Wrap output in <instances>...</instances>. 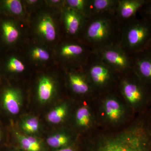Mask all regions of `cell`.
<instances>
[{
    "mask_svg": "<svg viewBox=\"0 0 151 151\" xmlns=\"http://www.w3.org/2000/svg\"><path fill=\"white\" fill-rule=\"evenodd\" d=\"M19 127L25 134L34 136L40 130L39 119L36 116L29 115L24 117L19 123Z\"/></svg>",
    "mask_w": 151,
    "mask_h": 151,
    "instance_id": "22",
    "label": "cell"
},
{
    "mask_svg": "<svg viewBox=\"0 0 151 151\" xmlns=\"http://www.w3.org/2000/svg\"><path fill=\"white\" fill-rule=\"evenodd\" d=\"M14 136L21 147L25 151H42V143L40 139L16 131Z\"/></svg>",
    "mask_w": 151,
    "mask_h": 151,
    "instance_id": "19",
    "label": "cell"
},
{
    "mask_svg": "<svg viewBox=\"0 0 151 151\" xmlns=\"http://www.w3.org/2000/svg\"><path fill=\"white\" fill-rule=\"evenodd\" d=\"M36 30L40 37L47 42H52L56 39V27L49 15L43 14L39 18L37 23Z\"/></svg>",
    "mask_w": 151,
    "mask_h": 151,
    "instance_id": "16",
    "label": "cell"
},
{
    "mask_svg": "<svg viewBox=\"0 0 151 151\" xmlns=\"http://www.w3.org/2000/svg\"><path fill=\"white\" fill-rule=\"evenodd\" d=\"M20 32L14 18L0 14V47L10 49L16 44Z\"/></svg>",
    "mask_w": 151,
    "mask_h": 151,
    "instance_id": "8",
    "label": "cell"
},
{
    "mask_svg": "<svg viewBox=\"0 0 151 151\" xmlns=\"http://www.w3.org/2000/svg\"><path fill=\"white\" fill-rule=\"evenodd\" d=\"M86 52L84 47L77 43H68L61 47L60 55L65 59L72 60L78 59Z\"/></svg>",
    "mask_w": 151,
    "mask_h": 151,
    "instance_id": "23",
    "label": "cell"
},
{
    "mask_svg": "<svg viewBox=\"0 0 151 151\" xmlns=\"http://www.w3.org/2000/svg\"><path fill=\"white\" fill-rule=\"evenodd\" d=\"M148 0H118L115 15L118 20L127 22L136 17L137 13Z\"/></svg>",
    "mask_w": 151,
    "mask_h": 151,
    "instance_id": "12",
    "label": "cell"
},
{
    "mask_svg": "<svg viewBox=\"0 0 151 151\" xmlns=\"http://www.w3.org/2000/svg\"><path fill=\"white\" fill-rule=\"evenodd\" d=\"M1 137H2L1 132V129H0V143H1Z\"/></svg>",
    "mask_w": 151,
    "mask_h": 151,
    "instance_id": "31",
    "label": "cell"
},
{
    "mask_svg": "<svg viewBox=\"0 0 151 151\" xmlns=\"http://www.w3.org/2000/svg\"><path fill=\"white\" fill-rule=\"evenodd\" d=\"M1 62V70L5 74L9 75L21 73L25 68L21 60L14 54L6 55Z\"/></svg>",
    "mask_w": 151,
    "mask_h": 151,
    "instance_id": "18",
    "label": "cell"
},
{
    "mask_svg": "<svg viewBox=\"0 0 151 151\" xmlns=\"http://www.w3.org/2000/svg\"><path fill=\"white\" fill-rule=\"evenodd\" d=\"M91 17L84 36L94 50L118 43L116 40L120 37V30L115 12L103 13Z\"/></svg>",
    "mask_w": 151,
    "mask_h": 151,
    "instance_id": "2",
    "label": "cell"
},
{
    "mask_svg": "<svg viewBox=\"0 0 151 151\" xmlns=\"http://www.w3.org/2000/svg\"><path fill=\"white\" fill-rule=\"evenodd\" d=\"M120 30L119 44L132 54L147 50L151 42V22L135 17Z\"/></svg>",
    "mask_w": 151,
    "mask_h": 151,
    "instance_id": "4",
    "label": "cell"
},
{
    "mask_svg": "<svg viewBox=\"0 0 151 151\" xmlns=\"http://www.w3.org/2000/svg\"><path fill=\"white\" fill-rule=\"evenodd\" d=\"M70 145L65 147L62 148L58 150L57 151H76L73 144Z\"/></svg>",
    "mask_w": 151,
    "mask_h": 151,
    "instance_id": "27",
    "label": "cell"
},
{
    "mask_svg": "<svg viewBox=\"0 0 151 151\" xmlns=\"http://www.w3.org/2000/svg\"><path fill=\"white\" fill-rule=\"evenodd\" d=\"M79 137L72 129H65L50 135L46 142L50 147L59 150L72 145Z\"/></svg>",
    "mask_w": 151,
    "mask_h": 151,
    "instance_id": "14",
    "label": "cell"
},
{
    "mask_svg": "<svg viewBox=\"0 0 151 151\" xmlns=\"http://www.w3.org/2000/svg\"><path fill=\"white\" fill-rule=\"evenodd\" d=\"M68 85L71 92L78 96L94 100L97 97L90 85L86 74L71 71L68 75Z\"/></svg>",
    "mask_w": 151,
    "mask_h": 151,
    "instance_id": "9",
    "label": "cell"
},
{
    "mask_svg": "<svg viewBox=\"0 0 151 151\" xmlns=\"http://www.w3.org/2000/svg\"><path fill=\"white\" fill-rule=\"evenodd\" d=\"M95 54L112 69L122 74L133 70L132 55H128L119 44L107 45L93 51Z\"/></svg>",
    "mask_w": 151,
    "mask_h": 151,
    "instance_id": "6",
    "label": "cell"
},
{
    "mask_svg": "<svg viewBox=\"0 0 151 151\" xmlns=\"http://www.w3.org/2000/svg\"><path fill=\"white\" fill-rule=\"evenodd\" d=\"M132 55L133 70L151 89V52L146 50Z\"/></svg>",
    "mask_w": 151,
    "mask_h": 151,
    "instance_id": "11",
    "label": "cell"
},
{
    "mask_svg": "<svg viewBox=\"0 0 151 151\" xmlns=\"http://www.w3.org/2000/svg\"><path fill=\"white\" fill-rule=\"evenodd\" d=\"M70 105L68 102H63L56 105L47 113V121L52 124L58 125L65 122L70 113Z\"/></svg>",
    "mask_w": 151,
    "mask_h": 151,
    "instance_id": "17",
    "label": "cell"
},
{
    "mask_svg": "<svg viewBox=\"0 0 151 151\" xmlns=\"http://www.w3.org/2000/svg\"><path fill=\"white\" fill-rule=\"evenodd\" d=\"M116 91L135 115L145 111L143 108L151 100V89L133 69L120 74Z\"/></svg>",
    "mask_w": 151,
    "mask_h": 151,
    "instance_id": "3",
    "label": "cell"
},
{
    "mask_svg": "<svg viewBox=\"0 0 151 151\" xmlns=\"http://www.w3.org/2000/svg\"><path fill=\"white\" fill-rule=\"evenodd\" d=\"M94 99L84 100L76 108L72 115L73 128L75 129V133L76 131L80 134H85L87 137L100 128Z\"/></svg>",
    "mask_w": 151,
    "mask_h": 151,
    "instance_id": "7",
    "label": "cell"
},
{
    "mask_svg": "<svg viewBox=\"0 0 151 151\" xmlns=\"http://www.w3.org/2000/svg\"><path fill=\"white\" fill-rule=\"evenodd\" d=\"M1 102L5 111L12 116L20 112L22 105V92L17 87L7 85L3 88L1 93Z\"/></svg>",
    "mask_w": 151,
    "mask_h": 151,
    "instance_id": "10",
    "label": "cell"
},
{
    "mask_svg": "<svg viewBox=\"0 0 151 151\" xmlns=\"http://www.w3.org/2000/svg\"><path fill=\"white\" fill-rule=\"evenodd\" d=\"M61 1L59 0H52V1H49V3H51L52 4H58L60 3Z\"/></svg>",
    "mask_w": 151,
    "mask_h": 151,
    "instance_id": "28",
    "label": "cell"
},
{
    "mask_svg": "<svg viewBox=\"0 0 151 151\" xmlns=\"http://www.w3.org/2000/svg\"><path fill=\"white\" fill-rule=\"evenodd\" d=\"M87 18L83 14L66 7L63 14V22L66 32L69 35H77L82 29Z\"/></svg>",
    "mask_w": 151,
    "mask_h": 151,
    "instance_id": "13",
    "label": "cell"
},
{
    "mask_svg": "<svg viewBox=\"0 0 151 151\" xmlns=\"http://www.w3.org/2000/svg\"><path fill=\"white\" fill-rule=\"evenodd\" d=\"M92 60L86 75L97 97L115 91L120 74L103 62L94 52Z\"/></svg>",
    "mask_w": 151,
    "mask_h": 151,
    "instance_id": "5",
    "label": "cell"
},
{
    "mask_svg": "<svg viewBox=\"0 0 151 151\" xmlns=\"http://www.w3.org/2000/svg\"><path fill=\"white\" fill-rule=\"evenodd\" d=\"M147 50L150 52H151V42L150 43V44L149 45L147 49Z\"/></svg>",
    "mask_w": 151,
    "mask_h": 151,
    "instance_id": "30",
    "label": "cell"
},
{
    "mask_svg": "<svg viewBox=\"0 0 151 151\" xmlns=\"http://www.w3.org/2000/svg\"><path fill=\"white\" fill-rule=\"evenodd\" d=\"M68 7L73 9L84 14L87 18L90 17L89 1L86 0H67L65 1Z\"/></svg>",
    "mask_w": 151,
    "mask_h": 151,
    "instance_id": "24",
    "label": "cell"
},
{
    "mask_svg": "<svg viewBox=\"0 0 151 151\" xmlns=\"http://www.w3.org/2000/svg\"><path fill=\"white\" fill-rule=\"evenodd\" d=\"M56 92V84L53 79L48 76H43L37 85V94L40 103L45 104L50 102Z\"/></svg>",
    "mask_w": 151,
    "mask_h": 151,
    "instance_id": "15",
    "label": "cell"
},
{
    "mask_svg": "<svg viewBox=\"0 0 151 151\" xmlns=\"http://www.w3.org/2000/svg\"><path fill=\"white\" fill-rule=\"evenodd\" d=\"M37 1H36V0H29V1H27V3L30 5H33L36 4Z\"/></svg>",
    "mask_w": 151,
    "mask_h": 151,
    "instance_id": "29",
    "label": "cell"
},
{
    "mask_svg": "<svg viewBox=\"0 0 151 151\" xmlns=\"http://www.w3.org/2000/svg\"><path fill=\"white\" fill-rule=\"evenodd\" d=\"M30 54L33 59L38 61H47L50 57L48 52L40 47H35L33 49Z\"/></svg>",
    "mask_w": 151,
    "mask_h": 151,
    "instance_id": "25",
    "label": "cell"
},
{
    "mask_svg": "<svg viewBox=\"0 0 151 151\" xmlns=\"http://www.w3.org/2000/svg\"><path fill=\"white\" fill-rule=\"evenodd\" d=\"M94 102L100 129H119L128 124L136 116L116 89L98 96Z\"/></svg>",
    "mask_w": 151,
    "mask_h": 151,
    "instance_id": "1",
    "label": "cell"
},
{
    "mask_svg": "<svg viewBox=\"0 0 151 151\" xmlns=\"http://www.w3.org/2000/svg\"><path fill=\"white\" fill-rule=\"evenodd\" d=\"M23 7L19 0H0V14L13 18L22 15Z\"/></svg>",
    "mask_w": 151,
    "mask_h": 151,
    "instance_id": "20",
    "label": "cell"
},
{
    "mask_svg": "<svg viewBox=\"0 0 151 151\" xmlns=\"http://www.w3.org/2000/svg\"><path fill=\"white\" fill-rule=\"evenodd\" d=\"M117 2V0L89 1L90 17L92 16L103 13L115 12Z\"/></svg>",
    "mask_w": 151,
    "mask_h": 151,
    "instance_id": "21",
    "label": "cell"
},
{
    "mask_svg": "<svg viewBox=\"0 0 151 151\" xmlns=\"http://www.w3.org/2000/svg\"><path fill=\"white\" fill-rule=\"evenodd\" d=\"M141 17L151 22V0H148L139 11Z\"/></svg>",
    "mask_w": 151,
    "mask_h": 151,
    "instance_id": "26",
    "label": "cell"
}]
</instances>
